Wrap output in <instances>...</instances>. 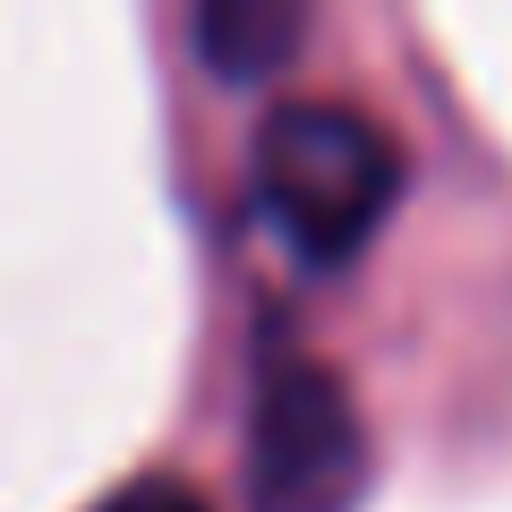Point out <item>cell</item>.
Masks as SVG:
<instances>
[{
  "label": "cell",
  "mask_w": 512,
  "mask_h": 512,
  "mask_svg": "<svg viewBox=\"0 0 512 512\" xmlns=\"http://www.w3.org/2000/svg\"><path fill=\"white\" fill-rule=\"evenodd\" d=\"M402 197V154L342 103H282L256 137V205L308 265H342Z\"/></svg>",
  "instance_id": "1"
},
{
  "label": "cell",
  "mask_w": 512,
  "mask_h": 512,
  "mask_svg": "<svg viewBox=\"0 0 512 512\" xmlns=\"http://www.w3.org/2000/svg\"><path fill=\"white\" fill-rule=\"evenodd\" d=\"M367 487V436L333 367L274 350L248 419V495L256 512H350Z\"/></svg>",
  "instance_id": "2"
},
{
  "label": "cell",
  "mask_w": 512,
  "mask_h": 512,
  "mask_svg": "<svg viewBox=\"0 0 512 512\" xmlns=\"http://www.w3.org/2000/svg\"><path fill=\"white\" fill-rule=\"evenodd\" d=\"M308 18L282 9V0H205L197 9V52L214 60V77L231 86H256V77H274L282 60L299 52Z\"/></svg>",
  "instance_id": "3"
},
{
  "label": "cell",
  "mask_w": 512,
  "mask_h": 512,
  "mask_svg": "<svg viewBox=\"0 0 512 512\" xmlns=\"http://www.w3.org/2000/svg\"><path fill=\"white\" fill-rule=\"evenodd\" d=\"M94 512H205V495L180 487V478H137V487H120L111 504H94Z\"/></svg>",
  "instance_id": "4"
}]
</instances>
